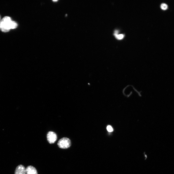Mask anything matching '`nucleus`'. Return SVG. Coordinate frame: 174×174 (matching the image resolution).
<instances>
[{
    "instance_id": "9",
    "label": "nucleus",
    "mask_w": 174,
    "mask_h": 174,
    "mask_svg": "<svg viewBox=\"0 0 174 174\" xmlns=\"http://www.w3.org/2000/svg\"><path fill=\"white\" fill-rule=\"evenodd\" d=\"M118 31H115V33H114V36H115L116 35L118 34Z\"/></svg>"
},
{
    "instance_id": "4",
    "label": "nucleus",
    "mask_w": 174,
    "mask_h": 174,
    "mask_svg": "<svg viewBox=\"0 0 174 174\" xmlns=\"http://www.w3.org/2000/svg\"><path fill=\"white\" fill-rule=\"evenodd\" d=\"M15 174H26L25 168L22 165L18 166L16 168Z\"/></svg>"
},
{
    "instance_id": "7",
    "label": "nucleus",
    "mask_w": 174,
    "mask_h": 174,
    "mask_svg": "<svg viewBox=\"0 0 174 174\" xmlns=\"http://www.w3.org/2000/svg\"><path fill=\"white\" fill-rule=\"evenodd\" d=\"M115 36L117 39L118 40H121L123 38L124 35L123 34H118L116 35Z\"/></svg>"
},
{
    "instance_id": "8",
    "label": "nucleus",
    "mask_w": 174,
    "mask_h": 174,
    "mask_svg": "<svg viewBox=\"0 0 174 174\" xmlns=\"http://www.w3.org/2000/svg\"><path fill=\"white\" fill-rule=\"evenodd\" d=\"M107 129L109 132H112L113 131V129L110 126H108L107 127Z\"/></svg>"
},
{
    "instance_id": "10",
    "label": "nucleus",
    "mask_w": 174,
    "mask_h": 174,
    "mask_svg": "<svg viewBox=\"0 0 174 174\" xmlns=\"http://www.w3.org/2000/svg\"><path fill=\"white\" fill-rule=\"evenodd\" d=\"M0 22H1V21H0Z\"/></svg>"
},
{
    "instance_id": "3",
    "label": "nucleus",
    "mask_w": 174,
    "mask_h": 174,
    "mask_svg": "<svg viewBox=\"0 0 174 174\" xmlns=\"http://www.w3.org/2000/svg\"><path fill=\"white\" fill-rule=\"evenodd\" d=\"M48 140L49 143H54L56 141L57 136L56 134L53 132H49L47 136Z\"/></svg>"
},
{
    "instance_id": "6",
    "label": "nucleus",
    "mask_w": 174,
    "mask_h": 174,
    "mask_svg": "<svg viewBox=\"0 0 174 174\" xmlns=\"http://www.w3.org/2000/svg\"><path fill=\"white\" fill-rule=\"evenodd\" d=\"M161 8L163 10H166L167 9L168 6L167 4L165 3H163L161 4Z\"/></svg>"
},
{
    "instance_id": "5",
    "label": "nucleus",
    "mask_w": 174,
    "mask_h": 174,
    "mask_svg": "<svg viewBox=\"0 0 174 174\" xmlns=\"http://www.w3.org/2000/svg\"><path fill=\"white\" fill-rule=\"evenodd\" d=\"M26 170V174H38L36 169L32 166H28Z\"/></svg>"
},
{
    "instance_id": "1",
    "label": "nucleus",
    "mask_w": 174,
    "mask_h": 174,
    "mask_svg": "<svg viewBox=\"0 0 174 174\" xmlns=\"http://www.w3.org/2000/svg\"><path fill=\"white\" fill-rule=\"evenodd\" d=\"M18 26L17 23L12 21L11 17H4L0 22V29L4 32L9 31L10 30L16 28Z\"/></svg>"
},
{
    "instance_id": "2",
    "label": "nucleus",
    "mask_w": 174,
    "mask_h": 174,
    "mask_svg": "<svg viewBox=\"0 0 174 174\" xmlns=\"http://www.w3.org/2000/svg\"><path fill=\"white\" fill-rule=\"evenodd\" d=\"M58 145L59 148L66 149L70 147L71 142L70 140L67 138H63L58 141Z\"/></svg>"
}]
</instances>
